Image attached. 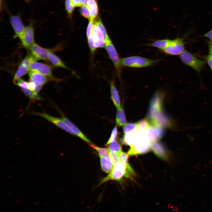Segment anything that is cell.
I'll return each mask as SVG.
<instances>
[{
  "label": "cell",
  "mask_w": 212,
  "mask_h": 212,
  "mask_svg": "<svg viewBox=\"0 0 212 212\" xmlns=\"http://www.w3.org/2000/svg\"><path fill=\"white\" fill-rule=\"evenodd\" d=\"M185 42L182 38H178L171 41L168 45L162 51L165 54L177 55L184 50Z\"/></svg>",
  "instance_id": "30bf717a"
},
{
  "label": "cell",
  "mask_w": 212,
  "mask_h": 212,
  "mask_svg": "<svg viewBox=\"0 0 212 212\" xmlns=\"http://www.w3.org/2000/svg\"><path fill=\"white\" fill-rule=\"evenodd\" d=\"M159 60H154L144 57L134 56L120 58L122 66L140 68L150 66L157 63Z\"/></svg>",
  "instance_id": "7a4b0ae2"
},
{
  "label": "cell",
  "mask_w": 212,
  "mask_h": 212,
  "mask_svg": "<svg viewBox=\"0 0 212 212\" xmlns=\"http://www.w3.org/2000/svg\"><path fill=\"white\" fill-rule=\"evenodd\" d=\"M29 208H30V207H28L26 208V209L27 210V209H29Z\"/></svg>",
  "instance_id": "816d5d0a"
},
{
  "label": "cell",
  "mask_w": 212,
  "mask_h": 212,
  "mask_svg": "<svg viewBox=\"0 0 212 212\" xmlns=\"http://www.w3.org/2000/svg\"><path fill=\"white\" fill-rule=\"evenodd\" d=\"M29 113L44 118L68 133L73 135H75L63 121L62 119L52 116L45 112H37L32 111Z\"/></svg>",
  "instance_id": "7c38bea8"
},
{
  "label": "cell",
  "mask_w": 212,
  "mask_h": 212,
  "mask_svg": "<svg viewBox=\"0 0 212 212\" xmlns=\"http://www.w3.org/2000/svg\"><path fill=\"white\" fill-rule=\"evenodd\" d=\"M89 144L91 147L96 150L99 155H101L109 161L111 162L109 151L107 149L105 148L98 147L92 143H89Z\"/></svg>",
  "instance_id": "83f0119b"
},
{
  "label": "cell",
  "mask_w": 212,
  "mask_h": 212,
  "mask_svg": "<svg viewBox=\"0 0 212 212\" xmlns=\"http://www.w3.org/2000/svg\"><path fill=\"white\" fill-rule=\"evenodd\" d=\"M206 59L208 65L212 71V55L209 54L206 57Z\"/></svg>",
  "instance_id": "f35d334b"
},
{
  "label": "cell",
  "mask_w": 212,
  "mask_h": 212,
  "mask_svg": "<svg viewBox=\"0 0 212 212\" xmlns=\"http://www.w3.org/2000/svg\"><path fill=\"white\" fill-rule=\"evenodd\" d=\"M45 161V160H44V161H43V162H44V161Z\"/></svg>",
  "instance_id": "94428289"
},
{
  "label": "cell",
  "mask_w": 212,
  "mask_h": 212,
  "mask_svg": "<svg viewBox=\"0 0 212 212\" xmlns=\"http://www.w3.org/2000/svg\"><path fill=\"white\" fill-rule=\"evenodd\" d=\"M47 59L55 67L67 69L61 59L53 52H49L47 54Z\"/></svg>",
  "instance_id": "7402d4cb"
},
{
  "label": "cell",
  "mask_w": 212,
  "mask_h": 212,
  "mask_svg": "<svg viewBox=\"0 0 212 212\" xmlns=\"http://www.w3.org/2000/svg\"><path fill=\"white\" fill-rule=\"evenodd\" d=\"M9 21L15 33L14 37H19L23 32L25 27L20 16L19 15H11Z\"/></svg>",
  "instance_id": "9a60e30c"
},
{
  "label": "cell",
  "mask_w": 212,
  "mask_h": 212,
  "mask_svg": "<svg viewBox=\"0 0 212 212\" xmlns=\"http://www.w3.org/2000/svg\"><path fill=\"white\" fill-rule=\"evenodd\" d=\"M136 123L137 130L140 132L147 130L152 125L147 119H142Z\"/></svg>",
  "instance_id": "4316f807"
},
{
  "label": "cell",
  "mask_w": 212,
  "mask_h": 212,
  "mask_svg": "<svg viewBox=\"0 0 212 212\" xmlns=\"http://www.w3.org/2000/svg\"><path fill=\"white\" fill-rule=\"evenodd\" d=\"M111 99L117 109L120 107V100L119 94L116 87L114 79L109 81Z\"/></svg>",
  "instance_id": "ffe728a7"
},
{
  "label": "cell",
  "mask_w": 212,
  "mask_h": 212,
  "mask_svg": "<svg viewBox=\"0 0 212 212\" xmlns=\"http://www.w3.org/2000/svg\"><path fill=\"white\" fill-rule=\"evenodd\" d=\"M20 88L24 94L31 99L37 100H42V99L38 95H36L33 91L28 89Z\"/></svg>",
  "instance_id": "f1b7e54d"
},
{
  "label": "cell",
  "mask_w": 212,
  "mask_h": 212,
  "mask_svg": "<svg viewBox=\"0 0 212 212\" xmlns=\"http://www.w3.org/2000/svg\"><path fill=\"white\" fill-rule=\"evenodd\" d=\"M49 189H50V188H47V189H46V190H47H47H49Z\"/></svg>",
  "instance_id": "f5cc1de1"
},
{
  "label": "cell",
  "mask_w": 212,
  "mask_h": 212,
  "mask_svg": "<svg viewBox=\"0 0 212 212\" xmlns=\"http://www.w3.org/2000/svg\"><path fill=\"white\" fill-rule=\"evenodd\" d=\"M44 179V178H41V179L42 180H43Z\"/></svg>",
  "instance_id": "11a10c76"
},
{
  "label": "cell",
  "mask_w": 212,
  "mask_h": 212,
  "mask_svg": "<svg viewBox=\"0 0 212 212\" xmlns=\"http://www.w3.org/2000/svg\"><path fill=\"white\" fill-rule=\"evenodd\" d=\"M14 166H12V167H11L10 168H11V169H12V168H14Z\"/></svg>",
  "instance_id": "7dc6e473"
},
{
  "label": "cell",
  "mask_w": 212,
  "mask_h": 212,
  "mask_svg": "<svg viewBox=\"0 0 212 212\" xmlns=\"http://www.w3.org/2000/svg\"><path fill=\"white\" fill-rule=\"evenodd\" d=\"M124 135L132 132L137 130L136 123H126L123 128Z\"/></svg>",
  "instance_id": "4dcf8cb0"
},
{
  "label": "cell",
  "mask_w": 212,
  "mask_h": 212,
  "mask_svg": "<svg viewBox=\"0 0 212 212\" xmlns=\"http://www.w3.org/2000/svg\"><path fill=\"white\" fill-rule=\"evenodd\" d=\"M48 204V203H46L45 204V205L46 206V205H47Z\"/></svg>",
  "instance_id": "db71d44e"
},
{
  "label": "cell",
  "mask_w": 212,
  "mask_h": 212,
  "mask_svg": "<svg viewBox=\"0 0 212 212\" xmlns=\"http://www.w3.org/2000/svg\"></svg>",
  "instance_id": "be15d7a7"
},
{
  "label": "cell",
  "mask_w": 212,
  "mask_h": 212,
  "mask_svg": "<svg viewBox=\"0 0 212 212\" xmlns=\"http://www.w3.org/2000/svg\"><path fill=\"white\" fill-rule=\"evenodd\" d=\"M20 201V200L17 201H16V203H18V202H19Z\"/></svg>",
  "instance_id": "f6af8a7d"
},
{
  "label": "cell",
  "mask_w": 212,
  "mask_h": 212,
  "mask_svg": "<svg viewBox=\"0 0 212 212\" xmlns=\"http://www.w3.org/2000/svg\"><path fill=\"white\" fill-rule=\"evenodd\" d=\"M179 57L184 64L191 67L198 73L202 69L206 63L204 60L198 59L186 50L180 54Z\"/></svg>",
  "instance_id": "277c9868"
},
{
  "label": "cell",
  "mask_w": 212,
  "mask_h": 212,
  "mask_svg": "<svg viewBox=\"0 0 212 212\" xmlns=\"http://www.w3.org/2000/svg\"><path fill=\"white\" fill-rule=\"evenodd\" d=\"M89 0H81V4L82 5L87 6V3Z\"/></svg>",
  "instance_id": "ee69618b"
},
{
  "label": "cell",
  "mask_w": 212,
  "mask_h": 212,
  "mask_svg": "<svg viewBox=\"0 0 212 212\" xmlns=\"http://www.w3.org/2000/svg\"><path fill=\"white\" fill-rule=\"evenodd\" d=\"M75 6L81 7L82 6L81 4V0H71Z\"/></svg>",
  "instance_id": "ab89813d"
},
{
  "label": "cell",
  "mask_w": 212,
  "mask_h": 212,
  "mask_svg": "<svg viewBox=\"0 0 212 212\" xmlns=\"http://www.w3.org/2000/svg\"><path fill=\"white\" fill-rule=\"evenodd\" d=\"M19 38L23 46L27 49L35 43L34 29L32 21H31L28 25L25 27L23 32Z\"/></svg>",
  "instance_id": "8fae6325"
},
{
  "label": "cell",
  "mask_w": 212,
  "mask_h": 212,
  "mask_svg": "<svg viewBox=\"0 0 212 212\" xmlns=\"http://www.w3.org/2000/svg\"><path fill=\"white\" fill-rule=\"evenodd\" d=\"M42 85H36L35 88L33 91L36 95H38V94L42 89Z\"/></svg>",
  "instance_id": "b9f144b4"
},
{
  "label": "cell",
  "mask_w": 212,
  "mask_h": 212,
  "mask_svg": "<svg viewBox=\"0 0 212 212\" xmlns=\"http://www.w3.org/2000/svg\"><path fill=\"white\" fill-rule=\"evenodd\" d=\"M81 14L84 17L90 20V15L89 9L87 6L84 5L81 6L80 9Z\"/></svg>",
  "instance_id": "e575fe53"
},
{
  "label": "cell",
  "mask_w": 212,
  "mask_h": 212,
  "mask_svg": "<svg viewBox=\"0 0 212 212\" xmlns=\"http://www.w3.org/2000/svg\"><path fill=\"white\" fill-rule=\"evenodd\" d=\"M39 178H37L38 179H39Z\"/></svg>",
  "instance_id": "6125c7cd"
},
{
  "label": "cell",
  "mask_w": 212,
  "mask_h": 212,
  "mask_svg": "<svg viewBox=\"0 0 212 212\" xmlns=\"http://www.w3.org/2000/svg\"><path fill=\"white\" fill-rule=\"evenodd\" d=\"M140 133L141 132L136 130L132 132L124 135L122 140V142L125 145L131 146L136 142Z\"/></svg>",
  "instance_id": "44dd1931"
},
{
  "label": "cell",
  "mask_w": 212,
  "mask_h": 212,
  "mask_svg": "<svg viewBox=\"0 0 212 212\" xmlns=\"http://www.w3.org/2000/svg\"><path fill=\"white\" fill-rule=\"evenodd\" d=\"M164 96V92L160 90L155 92L150 101L147 116L163 110V101Z\"/></svg>",
  "instance_id": "9c48e42d"
},
{
  "label": "cell",
  "mask_w": 212,
  "mask_h": 212,
  "mask_svg": "<svg viewBox=\"0 0 212 212\" xmlns=\"http://www.w3.org/2000/svg\"><path fill=\"white\" fill-rule=\"evenodd\" d=\"M104 47L114 65L116 74L120 80L122 66L120 63V58H119L117 51L110 38L105 42Z\"/></svg>",
  "instance_id": "5b68a950"
},
{
  "label": "cell",
  "mask_w": 212,
  "mask_h": 212,
  "mask_svg": "<svg viewBox=\"0 0 212 212\" xmlns=\"http://www.w3.org/2000/svg\"><path fill=\"white\" fill-rule=\"evenodd\" d=\"M101 168L106 173H109L112 169L113 165L111 162L99 154Z\"/></svg>",
  "instance_id": "484cf974"
},
{
  "label": "cell",
  "mask_w": 212,
  "mask_h": 212,
  "mask_svg": "<svg viewBox=\"0 0 212 212\" xmlns=\"http://www.w3.org/2000/svg\"><path fill=\"white\" fill-rule=\"evenodd\" d=\"M20 186V185L18 186L17 187H19V186Z\"/></svg>",
  "instance_id": "91938a15"
},
{
  "label": "cell",
  "mask_w": 212,
  "mask_h": 212,
  "mask_svg": "<svg viewBox=\"0 0 212 212\" xmlns=\"http://www.w3.org/2000/svg\"><path fill=\"white\" fill-rule=\"evenodd\" d=\"M126 172V165L119 161L113 166L108 175L101 180L98 186L110 180H119L123 176H125Z\"/></svg>",
  "instance_id": "52a82bcc"
},
{
  "label": "cell",
  "mask_w": 212,
  "mask_h": 212,
  "mask_svg": "<svg viewBox=\"0 0 212 212\" xmlns=\"http://www.w3.org/2000/svg\"><path fill=\"white\" fill-rule=\"evenodd\" d=\"M19 184L18 183H17V184H16L15 185H17V184Z\"/></svg>",
  "instance_id": "9f6ffc18"
},
{
  "label": "cell",
  "mask_w": 212,
  "mask_h": 212,
  "mask_svg": "<svg viewBox=\"0 0 212 212\" xmlns=\"http://www.w3.org/2000/svg\"><path fill=\"white\" fill-rule=\"evenodd\" d=\"M118 131L116 126H115L113 129L110 136L107 141L106 145H107L111 142L115 140L117 137Z\"/></svg>",
  "instance_id": "74e56055"
},
{
  "label": "cell",
  "mask_w": 212,
  "mask_h": 212,
  "mask_svg": "<svg viewBox=\"0 0 212 212\" xmlns=\"http://www.w3.org/2000/svg\"><path fill=\"white\" fill-rule=\"evenodd\" d=\"M90 20L86 32V34L87 39L92 37V31L94 26L93 20L92 19Z\"/></svg>",
  "instance_id": "8d00e7d4"
},
{
  "label": "cell",
  "mask_w": 212,
  "mask_h": 212,
  "mask_svg": "<svg viewBox=\"0 0 212 212\" xmlns=\"http://www.w3.org/2000/svg\"><path fill=\"white\" fill-rule=\"evenodd\" d=\"M62 47L61 45H58L52 49H47L42 47L36 43H34L28 49L31 54L37 59L47 61V54L49 52H54L59 51Z\"/></svg>",
  "instance_id": "ba28073f"
},
{
  "label": "cell",
  "mask_w": 212,
  "mask_h": 212,
  "mask_svg": "<svg viewBox=\"0 0 212 212\" xmlns=\"http://www.w3.org/2000/svg\"><path fill=\"white\" fill-rule=\"evenodd\" d=\"M40 171V170H37V171L36 173H38Z\"/></svg>",
  "instance_id": "681fc988"
},
{
  "label": "cell",
  "mask_w": 212,
  "mask_h": 212,
  "mask_svg": "<svg viewBox=\"0 0 212 212\" xmlns=\"http://www.w3.org/2000/svg\"><path fill=\"white\" fill-rule=\"evenodd\" d=\"M87 6L90 12V19L93 20L97 16L98 12V6L95 0H89Z\"/></svg>",
  "instance_id": "603a6c76"
},
{
  "label": "cell",
  "mask_w": 212,
  "mask_h": 212,
  "mask_svg": "<svg viewBox=\"0 0 212 212\" xmlns=\"http://www.w3.org/2000/svg\"><path fill=\"white\" fill-rule=\"evenodd\" d=\"M52 68L51 66L36 61L31 62L29 65L30 71L37 72L54 80L52 74Z\"/></svg>",
  "instance_id": "5bb4252c"
},
{
  "label": "cell",
  "mask_w": 212,
  "mask_h": 212,
  "mask_svg": "<svg viewBox=\"0 0 212 212\" xmlns=\"http://www.w3.org/2000/svg\"><path fill=\"white\" fill-rule=\"evenodd\" d=\"M209 54L212 55V41L210 40L208 43Z\"/></svg>",
  "instance_id": "7bdbcfd3"
},
{
  "label": "cell",
  "mask_w": 212,
  "mask_h": 212,
  "mask_svg": "<svg viewBox=\"0 0 212 212\" xmlns=\"http://www.w3.org/2000/svg\"><path fill=\"white\" fill-rule=\"evenodd\" d=\"M62 119L64 122L69 127L75 135L78 136L82 140L90 144L92 142L73 123L63 115L61 114Z\"/></svg>",
  "instance_id": "d6986e66"
},
{
  "label": "cell",
  "mask_w": 212,
  "mask_h": 212,
  "mask_svg": "<svg viewBox=\"0 0 212 212\" xmlns=\"http://www.w3.org/2000/svg\"><path fill=\"white\" fill-rule=\"evenodd\" d=\"M12 192H11L9 193H8V194H9L11 193H12Z\"/></svg>",
  "instance_id": "f907efd6"
},
{
  "label": "cell",
  "mask_w": 212,
  "mask_h": 212,
  "mask_svg": "<svg viewBox=\"0 0 212 212\" xmlns=\"http://www.w3.org/2000/svg\"><path fill=\"white\" fill-rule=\"evenodd\" d=\"M14 83L20 88H25L29 89L31 82H27L20 78L16 80Z\"/></svg>",
  "instance_id": "1f68e13d"
},
{
  "label": "cell",
  "mask_w": 212,
  "mask_h": 212,
  "mask_svg": "<svg viewBox=\"0 0 212 212\" xmlns=\"http://www.w3.org/2000/svg\"><path fill=\"white\" fill-rule=\"evenodd\" d=\"M37 60L31 54H28L22 61L15 73L13 78L14 82L28 72L29 71V65L31 62Z\"/></svg>",
  "instance_id": "4fadbf2b"
},
{
  "label": "cell",
  "mask_w": 212,
  "mask_h": 212,
  "mask_svg": "<svg viewBox=\"0 0 212 212\" xmlns=\"http://www.w3.org/2000/svg\"><path fill=\"white\" fill-rule=\"evenodd\" d=\"M146 131L141 132L138 139L133 145L130 146L127 152L129 155H136L144 154L151 150V142L149 139Z\"/></svg>",
  "instance_id": "6da1fadb"
},
{
  "label": "cell",
  "mask_w": 212,
  "mask_h": 212,
  "mask_svg": "<svg viewBox=\"0 0 212 212\" xmlns=\"http://www.w3.org/2000/svg\"><path fill=\"white\" fill-rule=\"evenodd\" d=\"M29 75L31 81L34 83L36 85L43 86L49 80H52L48 77L34 71H30Z\"/></svg>",
  "instance_id": "ac0fdd59"
},
{
  "label": "cell",
  "mask_w": 212,
  "mask_h": 212,
  "mask_svg": "<svg viewBox=\"0 0 212 212\" xmlns=\"http://www.w3.org/2000/svg\"><path fill=\"white\" fill-rule=\"evenodd\" d=\"M118 156L119 161L122 162L126 165L128 163V154L121 151L118 153Z\"/></svg>",
  "instance_id": "d590c367"
},
{
  "label": "cell",
  "mask_w": 212,
  "mask_h": 212,
  "mask_svg": "<svg viewBox=\"0 0 212 212\" xmlns=\"http://www.w3.org/2000/svg\"><path fill=\"white\" fill-rule=\"evenodd\" d=\"M151 150L158 157L163 160H167L168 153L165 147L158 141L151 143Z\"/></svg>",
  "instance_id": "e0dca14e"
},
{
  "label": "cell",
  "mask_w": 212,
  "mask_h": 212,
  "mask_svg": "<svg viewBox=\"0 0 212 212\" xmlns=\"http://www.w3.org/2000/svg\"><path fill=\"white\" fill-rule=\"evenodd\" d=\"M204 36L212 41V29L204 34Z\"/></svg>",
  "instance_id": "60d3db41"
},
{
  "label": "cell",
  "mask_w": 212,
  "mask_h": 212,
  "mask_svg": "<svg viewBox=\"0 0 212 212\" xmlns=\"http://www.w3.org/2000/svg\"><path fill=\"white\" fill-rule=\"evenodd\" d=\"M65 5L66 11L69 16H71L75 6L71 0H65Z\"/></svg>",
  "instance_id": "d6a6232c"
},
{
  "label": "cell",
  "mask_w": 212,
  "mask_h": 212,
  "mask_svg": "<svg viewBox=\"0 0 212 212\" xmlns=\"http://www.w3.org/2000/svg\"><path fill=\"white\" fill-rule=\"evenodd\" d=\"M170 41L171 40L168 39L158 40L152 43L146 44L144 45L156 47L162 50L166 47Z\"/></svg>",
  "instance_id": "d4e9b609"
},
{
  "label": "cell",
  "mask_w": 212,
  "mask_h": 212,
  "mask_svg": "<svg viewBox=\"0 0 212 212\" xmlns=\"http://www.w3.org/2000/svg\"><path fill=\"white\" fill-rule=\"evenodd\" d=\"M39 156H40L39 155H37V156H38V157H39Z\"/></svg>",
  "instance_id": "680465c9"
},
{
  "label": "cell",
  "mask_w": 212,
  "mask_h": 212,
  "mask_svg": "<svg viewBox=\"0 0 212 212\" xmlns=\"http://www.w3.org/2000/svg\"><path fill=\"white\" fill-rule=\"evenodd\" d=\"M148 119L154 126L163 128L169 127L172 126V122L163 110L148 117Z\"/></svg>",
  "instance_id": "8992f818"
},
{
  "label": "cell",
  "mask_w": 212,
  "mask_h": 212,
  "mask_svg": "<svg viewBox=\"0 0 212 212\" xmlns=\"http://www.w3.org/2000/svg\"><path fill=\"white\" fill-rule=\"evenodd\" d=\"M13 176L12 175H11V176H9V178H10L12 177Z\"/></svg>",
  "instance_id": "bcb514c9"
},
{
  "label": "cell",
  "mask_w": 212,
  "mask_h": 212,
  "mask_svg": "<svg viewBox=\"0 0 212 212\" xmlns=\"http://www.w3.org/2000/svg\"><path fill=\"white\" fill-rule=\"evenodd\" d=\"M163 128L152 125L147 130V136L151 141H158L162 138L165 133Z\"/></svg>",
  "instance_id": "2e32d148"
},
{
  "label": "cell",
  "mask_w": 212,
  "mask_h": 212,
  "mask_svg": "<svg viewBox=\"0 0 212 212\" xmlns=\"http://www.w3.org/2000/svg\"><path fill=\"white\" fill-rule=\"evenodd\" d=\"M92 36L97 49L105 47V42L109 37L100 19L94 22Z\"/></svg>",
  "instance_id": "3957f363"
},
{
  "label": "cell",
  "mask_w": 212,
  "mask_h": 212,
  "mask_svg": "<svg viewBox=\"0 0 212 212\" xmlns=\"http://www.w3.org/2000/svg\"><path fill=\"white\" fill-rule=\"evenodd\" d=\"M107 150L109 151L116 152L118 153L122 151V147L120 144L114 140L108 145Z\"/></svg>",
  "instance_id": "f546056e"
},
{
  "label": "cell",
  "mask_w": 212,
  "mask_h": 212,
  "mask_svg": "<svg viewBox=\"0 0 212 212\" xmlns=\"http://www.w3.org/2000/svg\"><path fill=\"white\" fill-rule=\"evenodd\" d=\"M37 192H35L34 193H36Z\"/></svg>",
  "instance_id": "6f0895ef"
},
{
  "label": "cell",
  "mask_w": 212,
  "mask_h": 212,
  "mask_svg": "<svg viewBox=\"0 0 212 212\" xmlns=\"http://www.w3.org/2000/svg\"><path fill=\"white\" fill-rule=\"evenodd\" d=\"M109 153L111 162L114 165L119 161L118 153L112 151H109Z\"/></svg>",
  "instance_id": "836d02e7"
},
{
  "label": "cell",
  "mask_w": 212,
  "mask_h": 212,
  "mask_svg": "<svg viewBox=\"0 0 212 212\" xmlns=\"http://www.w3.org/2000/svg\"><path fill=\"white\" fill-rule=\"evenodd\" d=\"M127 123L124 110L122 107L117 109L116 114V124L117 125L122 126Z\"/></svg>",
  "instance_id": "cb8c5ba5"
},
{
  "label": "cell",
  "mask_w": 212,
  "mask_h": 212,
  "mask_svg": "<svg viewBox=\"0 0 212 212\" xmlns=\"http://www.w3.org/2000/svg\"><path fill=\"white\" fill-rule=\"evenodd\" d=\"M39 202H37L35 203V204H37L39 203Z\"/></svg>",
  "instance_id": "c3c4849f"
}]
</instances>
